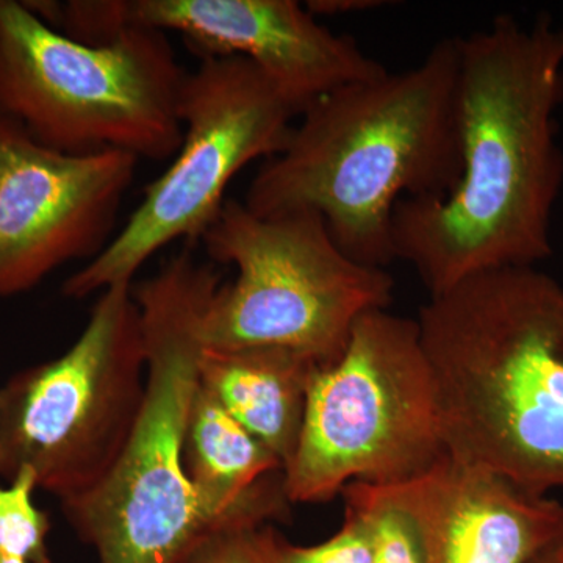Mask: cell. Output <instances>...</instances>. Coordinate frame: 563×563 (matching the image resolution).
I'll use <instances>...</instances> for the list:
<instances>
[{
  "label": "cell",
  "mask_w": 563,
  "mask_h": 563,
  "mask_svg": "<svg viewBox=\"0 0 563 563\" xmlns=\"http://www.w3.org/2000/svg\"><path fill=\"white\" fill-rule=\"evenodd\" d=\"M562 103L563 36L550 14L531 24L503 14L459 38L461 176L446 195L404 198L393 213L396 261L410 263L431 296L553 255Z\"/></svg>",
  "instance_id": "cell-1"
},
{
  "label": "cell",
  "mask_w": 563,
  "mask_h": 563,
  "mask_svg": "<svg viewBox=\"0 0 563 563\" xmlns=\"http://www.w3.org/2000/svg\"><path fill=\"white\" fill-rule=\"evenodd\" d=\"M457 73L459 38H444L413 68L318 99L255 174L244 206L262 217L314 211L347 257L387 269L396 203L440 198L461 176Z\"/></svg>",
  "instance_id": "cell-2"
},
{
  "label": "cell",
  "mask_w": 563,
  "mask_h": 563,
  "mask_svg": "<svg viewBox=\"0 0 563 563\" xmlns=\"http://www.w3.org/2000/svg\"><path fill=\"white\" fill-rule=\"evenodd\" d=\"M444 451L537 495L563 488V285L493 269L418 317Z\"/></svg>",
  "instance_id": "cell-3"
},
{
  "label": "cell",
  "mask_w": 563,
  "mask_h": 563,
  "mask_svg": "<svg viewBox=\"0 0 563 563\" xmlns=\"http://www.w3.org/2000/svg\"><path fill=\"white\" fill-rule=\"evenodd\" d=\"M220 274L179 252L133 287L146 390L128 444L92 490L62 503L99 563H180L214 529L187 476L184 439L203 354V317Z\"/></svg>",
  "instance_id": "cell-4"
},
{
  "label": "cell",
  "mask_w": 563,
  "mask_h": 563,
  "mask_svg": "<svg viewBox=\"0 0 563 563\" xmlns=\"http://www.w3.org/2000/svg\"><path fill=\"white\" fill-rule=\"evenodd\" d=\"M187 74L165 32L128 27L85 43L25 2L0 0V117L51 150L173 157Z\"/></svg>",
  "instance_id": "cell-5"
},
{
  "label": "cell",
  "mask_w": 563,
  "mask_h": 563,
  "mask_svg": "<svg viewBox=\"0 0 563 563\" xmlns=\"http://www.w3.org/2000/svg\"><path fill=\"white\" fill-rule=\"evenodd\" d=\"M201 242L210 261L236 269L207 307L206 350L280 347L321 366L358 318L393 301L387 269L347 257L314 211L262 217L228 199Z\"/></svg>",
  "instance_id": "cell-6"
},
{
  "label": "cell",
  "mask_w": 563,
  "mask_h": 563,
  "mask_svg": "<svg viewBox=\"0 0 563 563\" xmlns=\"http://www.w3.org/2000/svg\"><path fill=\"white\" fill-rule=\"evenodd\" d=\"M444 451L439 404L417 320L388 309L355 322L317 366L298 448L284 470L291 504L324 503L352 483L412 479Z\"/></svg>",
  "instance_id": "cell-7"
},
{
  "label": "cell",
  "mask_w": 563,
  "mask_h": 563,
  "mask_svg": "<svg viewBox=\"0 0 563 563\" xmlns=\"http://www.w3.org/2000/svg\"><path fill=\"white\" fill-rule=\"evenodd\" d=\"M133 285L99 292L60 357L0 388V479L31 468L60 503L92 490L131 439L146 390V350Z\"/></svg>",
  "instance_id": "cell-8"
},
{
  "label": "cell",
  "mask_w": 563,
  "mask_h": 563,
  "mask_svg": "<svg viewBox=\"0 0 563 563\" xmlns=\"http://www.w3.org/2000/svg\"><path fill=\"white\" fill-rule=\"evenodd\" d=\"M179 117L184 139L169 168L147 185L139 209L84 268L63 285L84 299L133 277L177 240H201L244 166L272 158L287 143L298 111L242 57L202 58L185 77Z\"/></svg>",
  "instance_id": "cell-9"
},
{
  "label": "cell",
  "mask_w": 563,
  "mask_h": 563,
  "mask_svg": "<svg viewBox=\"0 0 563 563\" xmlns=\"http://www.w3.org/2000/svg\"><path fill=\"white\" fill-rule=\"evenodd\" d=\"M139 158L121 151L65 154L0 117V298L36 287L114 236Z\"/></svg>",
  "instance_id": "cell-10"
},
{
  "label": "cell",
  "mask_w": 563,
  "mask_h": 563,
  "mask_svg": "<svg viewBox=\"0 0 563 563\" xmlns=\"http://www.w3.org/2000/svg\"><path fill=\"white\" fill-rule=\"evenodd\" d=\"M128 27L176 32L202 58L251 62L299 117L329 92L387 73L295 0H121Z\"/></svg>",
  "instance_id": "cell-11"
},
{
  "label": "cell",
  "mask_w": 563,
  "mask_h": 563,
  "mask_svg": "<svg viewBox=\"0 0 563 563\" xmlns=\"http://www.w3.org/2000/svg\"><path fill=\"white\" fill-rule=\"evenodd\" d=\"M390 485L420 526L428 563H529L563 539V504L444 453Z\"/></svg>",
  "instance_id": "cell-12"
},
{
  "label": "cell",
  "mask_w": 563,
  "mask_h": 563,
  "mask_svg": "<svg viewBox=\"0 0 563 563\" xmlns=\"http://www.w3.org/2000/svg\"><path fill=\"white\" fill-rule=\"evenodd\" d=\"M188 479L214 531L285 517L284 465L199 383L184 439Z\"/></svg>",
  "instance_id": "cell-13"
},
{
  "label": "cell",
  "mask_w": 563,
  "mask_h": 563,
  "mask_svg": "<svg viewBox=\"0 0 563 563\" xmlns=\"http://www.w3.org/2000/svg\"><path fill=\"white\" fill-rule=\"evenodd\" d=\"M313 362L280 347L203 350L199 383L285 466L301 437Z\"/></svg>",
  "instance_id": "cell-14"
},
{
  "label": "cell",
  "mask_w": 563,
  "mask_h": 563,
  "mask_svg": "<svg viewBox=\"0 0 563 563\" xmlns=\"http://www.w3.org/2000/svg\"><path fill=\"white\" fill-rule=\"evenodd\" d=\"M342 495L368 521L373 563H428L420 526L390 485L352 483Z\"/></svg>",
  "instance_id": "cell-15"
},
{
  "label": "cell",
  "mask_w": 563,
  "mask_h": 563,
  "mask_svg": "<svg viewBox=\"0 0 563 563\" xmlns=\"http://www.w3.org/2000/svg\"><path fill=\"white\" fill-rule=\"evenodd\" d=\"M36 488L38 479L31 468L0 485V553L27 563H54L47 547L51 517L33 503Z\"/></svg>",
  "instance_id": "cell-16"
},
{
  "label": "cell",
  "mask_w": 563,
  "mask_h": 563,
  "mask_svg": "<svg viewBox=\"0 0 563 563\" xmlns=\"http://www.w3.org/2000/svg\"><path fill=\"white\" fill-rule=\"evenodd\" d=\"M282 536L272 525L210 532L180 563H276Z\"/></svg>",
  "instance_id": "cell-17"
},
{
  "label": "cell",
  "mask_w": 563,
  "mask_h": 563,
  "mask_svg": "<svg viewBox=\"0 0 563 563\" xmlns=\"http://www.w3.org/2000/svg\"><path fill=\"white\" fill-rule=\"evenodd\" d=\"M344 509L342 528L324 542L298 547L282 537L276 563H373L368 521L355 507Z\"/></svg>",
  "instance_id": "cell-18"
},
{
  "label": "cell",
  "mask_w": 563,
  "mask_h": 563,
  "mask_svg": "<svg viewBox=\"0 0 563 563\" xmlns=\"http://www.w3.org/2000/svg\"><path fill=\"white\" fill-rule=\"evenodd\" d=\"M387 5L380 0H312L306 3V9L318 16H339V14L361 13Z\"/></svg>",
  "instance_id": "cell-19"
},
{
  "label": "cell",
  "mask_w": 563,
  "mask_h": 563,
  "mask_svg": "<svg viewBox=\"0 0 563 563\" xmlns=\"http://www.w3.org/2000/svg\"><path fill=\"white\" fill-rule=\"evenodd\" d=\"M529 563H563V539L548 547Z\"/></svg>",
  "instance_id": "cell-20"
},
{
  "label": "cell",
  "mask_w": 563,
  "mask_h": 563,
  "mask_svg": "<svg viewBox=\"0 0 563 563\" xmlns=\"http://www.w3.org/2000/svg\"><path fill=\"white\" fill-rule=\"evenodd\" d=\"M0 563H27V562L22 561V559L13 558V555L0 553Z\"/></svg>",
  "instance_id": "cell-21"
},
{
  "label": "cell",
  "mask_w": 563,
  "mask_h": 563,
  "mask_svg": "<svg viewBox=\"0 0 563 563\" xmlns=\"http://www.w3.org/2000/svg\"><path fill=\"white\" fill-rule=\"evenodd\" d=\"M559 29H561V33H562V36H563V25H561V27H559Z\"/></svg>",
  "instance_id": "cell-22"
}]
</instances>
